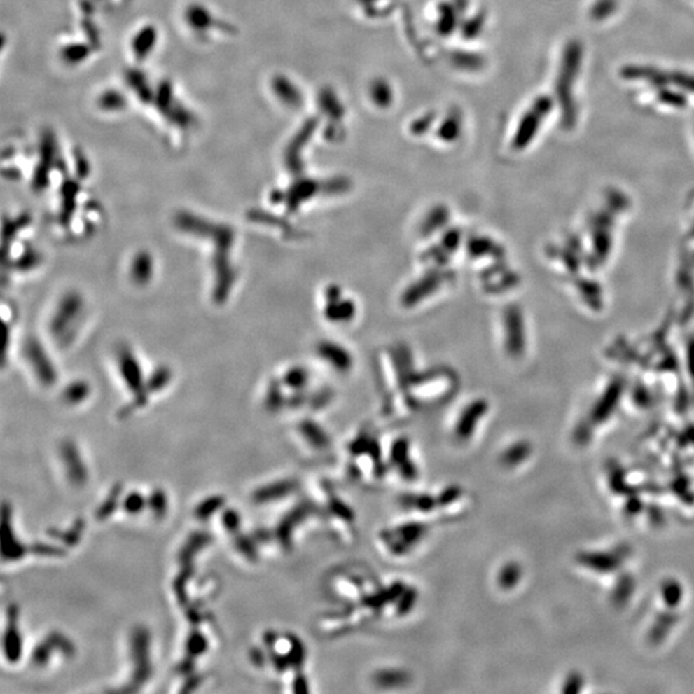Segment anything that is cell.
Returning <instances> with one entry per match:
<instances>
[{
    "instance_id": "obj_7",
    "label": "cell",
    "mask_w": 694,
    "mask_h": 694,
    "mask_svg": "<svg viewBox=\"0 0 694 694\" xmlns=\"http://www.w3.org/2000/svg\"><path fill=\"white\" fill-rule=\"evenodd\" d=\"M207 649V639L203 637L200 632H195L188 638L187 651L188 653L193 657L202 655L203 652Z\"/></svg>"
},
{
    "instance_id": "obj_14",
    "label": "cell",
    "mask_w": 694,
    "mask_h": 694,
    "mask_svg": "<svg viewBox=\"0 0 694 694\" xmlns=\"http://www.w3.org/2000/svg\"><path fill=\"white\" fill-rule=\"evenodd\" d=\"M237 544L240 546V549H241V552H242V553L244 554L246 557H250L251 553H252V550H251L252 548H251L250 541H249V540H246V539H243V538H238V541H237Z\"/></svg>"
},
{
    "instance_id": "obj_9",
    "label": "cell",
    "mask_w": 694,
    "mask_h": 694,
    "mask_svg": "<svg viewBox=\"0 0 694 694\" xmlns=\"http://www.w3.org/2000/svg\"><path fill=\"white\" fill-rule=\"evenodd\" d=\"M146 507V499L141 497L139 492H133L126 497L124 501V508L126 512L130 515H138L143 508Z\"/></svg>"
},
{
    "instance_id": "obj_6",
    "label": "cell",
    "mask_w": 694,
    "mask_h": 694,
    "mask_svg": "<svg viewBox=\"0 0 694 694\" xmlns=\"http://www.w3.org/2000/svg\"><path fill=\"white\" fill-rule=\"evenodd\" d=\"M156 40V32H153L152 29H146L141 34H138L135 39V53L138 55H146L151 50L153 41Z\"/></svg>"
},
{
    "instance_id": "obj_3",
    "label": "cell",
    "mask_w": 694,
    "mask_h": 694,
    "mask_svg": "<svg viewBox=\"0 0 694 694\" xmlns=\"http://www.w3.org/2000/svg\"><path fill=\"white\" fill-rule=\"evenodd\" d=\"M63 454H64V463H66L67 473H69L71 481L75 485L84 484L86 481V469L78 458L75 446L74 445L64 446Z\"/></svg>"
},
{
    "instance_id": "obj_13",
    "label": "cell",
    "mask_w": 694,
    "mask_h": 694,
    "mask_svg": "<svg viewBox=\"0 0 694 694\" xmlns=\"http://www.w3.org/2000/svg\"><path fill=\"white\" fill-rule=\"evenodd\" d=\"M240 523H241V520H240V515L235 512V511H225L224 515H223V525L228 531H237L238 527H240Z\"/></svg>"
},
{
    "instance_id": "obj_4",
    "label": "cell",
    "mask_w": 694,
    "mask_h": 694,
    "mask_svg": "<svg viewBox=\"0 0 694 694\" xmlns=\"http://www.w3.org/2000/svg\"><path fill=\"white\" fill-rule=\"evenodd\" d=\"M7 513L4 511V522H3V558L4 560H17V558H21L24 557L25 546L17 541V539L15 538V534H13V530H12V526L11 529L8 527V518H7Z\"/></svg>"
},
{
    "instance_id": "obj_11",
    "label": "cell",
    "mask_w": 694,
    "mask_h": 694,
    "mask_svg": "<svg viewBox=\"0 0 694 694\" xmlns=\"http://www.w3.org/2000/svg\"><path fill=\"white\" fill-rule=\"evenodd\" d=\"M190 16V24L195 25V27H198V29H204L207 27L209 25V21H210V15L207 12H204L202 8H197L195 7L192 13H189Z\"/></svg>"
},
{
    "instance_id": "obj_2",
    "label": "cell",
    "mask_w": 694,
    "mask_h": 694,
    "mask_svg": "<svg viewBox=\"0 0 694 694\" xmlns=\"http://www.w3.org/2000/svg\"><path fill=\"white\" fill-rule=\"evenodd\" d=\"M22 652V639L17 630L16 609H9V625L4 635V653L8 661L16 662Z\"/></svg>"
},
{
    "instance_id": "obj_10",
    "label": "cell",
    "mask_w": 694,
    "mask_h": 694,
    "mask_svg": "<svg viewBox=\"0 0 694 694\" xmlns=\"http://www.w3.org/2000/svg\"><path fill=\"white\" fill-rule=\"evenodd\" d=\"M149 507L152 509V512L155 515L161 517V515H165L166 512V507H167V500H166V495L161 490H157V492H153L151 495V498L148 500Z\"/></svg>"
},
{
    "instance_id": "obj_8",
    "label": "cell",
    "mask_w": 694,
    "mask_h": 694,
    "mask_svg": "<svg viewBox=\"0 0 694 694\" xmlns=\"http://www.w3.org/2000/svg\"><path fill=\"white\" fill-rule=\"evenodd\" d=\"M223 503H224V500L221 499V498H218V497H216V498H210V499L204 500V501H202V503L198 506V508H197L195 515H197L198 518H201V520L209 518V517H211V515H214V513L218 511V508L223 506Z\"/></svg>"
},
{
    "instance_id": "obj_5",
    "label": "cell",
    "mask_w": 694,
    "mask_h": 694,
    "mask_svg": "<svg viewBox=\"0 0 694 694\" xmlns=\"http://www.w3.org/2000/svg\"><path fill=\"white\" fill-rule=\"evenodd\" d=\"M210 543V536L209 535H204V534H195V536L192 539H189L187 546L183 548V552H181V562H186L193 555V554L198 552V549H201L204 546H207Z\"/></svg>"
},
{
    "instance_id": "obj_12",
    "label": "cell",
    "mask_w": 694,
    "mask_h": 694,
    "mask_svg": "<svg viewBox=\"0 0 694 694\" xmlns=\"http://www.w3.org/2000/svg\"><path fill=\"white\" fill-rule=\"evenodd\" d=\"M118 492H120V489H118V487L113 489V492H112V494H111L109 497V500H107L104 504H102L101 508H99V511H98V515H99L101 518H106L107 515H111V513L115 511V508L118 506Z\"/></svg>"
},
{
    "instance_id": "obj_1",
    "label": "cell",
    "mask_w": 694,
    "mask_h": 694,
    "mask_svg": "<svg viewBox=\"0 0 694 694\" xmlns=\"http://www.w3.org/2000/svg\"><path fill=\"white\" fill-rule=\"evenodd\" d=\"M149 638L146 630H137L132 640V653L135 662V674L133 676V686H141L139 683L148 680L151 676V662H149Z\"/></svg>"
}]
</instances>
